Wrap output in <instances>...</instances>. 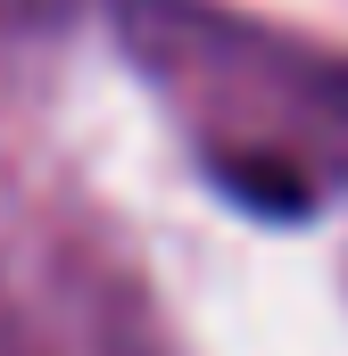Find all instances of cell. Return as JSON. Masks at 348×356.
Listing matches in <instances>:
<instances>
[{
  "mask_svg": "<svg viewBox=\"0 0 348 356\" xmlns=\"http://www.w3.org/2000/svg\"><path fill=\"white\" fill-rule=\"evenodd\" d=\"M224 182H232L249 207H265V216H299V207H307V182L274 175V158H232V166H224Z\"/></svg>",
  "mask_w": 348,
  "mask_h": 356,
  "instance_id": "obj_1",
  "label": "cell"
}]
</instances>
